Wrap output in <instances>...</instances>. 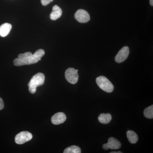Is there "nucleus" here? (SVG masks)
<instances>
[{"instance_id": "6ab92c4d", "label": "nucleus", "mask_w": 153, "mask_h": 153, "mask_svg": "<svg viewBox=\"0 0 153 153\" xmlns=\"http://www.w3.org/2000/svg\"><path fill=\"white\" fill-rule=\"evenodd\" d=\"M110 153H122L121 152H120V151H119V152H110Z\"/></svg>"}, {"instance_id": "7ed1b4c3", "label": "nucleus", "mask_w": 153, "mask_h": 153, "mask_svg": "<svg viewBox=\"0 0 153 153\" xmlns=\"http://www.w3.org/2000/svg\"><path fill=\"white\" fill-rule=\"evenodd\" d=\"M97 83L101 89L108 93L112 92L114 86L106 77L100 76L96 78Z\"/></svg>"}, {"instance_id": "20e7f679", "label": "nucleus", "mask_w": 153, "mask_h": 153, "mask_svg": "<svg viewBox=\"0 0 153 153\" xmlns=\"http://www.w3.org/2000/svg\"><path fill=\"white\" fill-rule=\"evenodd\" d=\"M65 78L68 82L74 84L77 82L79 78L77 71L74 68H69L65 71Z\"/></svg>"}, {"instance_id": "9d476101", "label": "nucleus", "mask_w": 153, "mask_h": 153, "mask_svg": "<svg viewBox=\"0 0 153 153\" xmlns=\"http://www.w3.org/2000/svg\"><path fill=\"white\" fill-rule=\"evenodd\" d=\"M62 10L59 6L55 5L52 8V11L50 15V18L53 21L57 20L60 18L62 15Z\"/></svg>"}, {"instance_id": "f257e3e1", "label": "nucleus", "mask_w": 153, "mask_h": 153, "mask_svg": "<svg viewBox=\"0 0 153 153\" xmlns=\"http://www.w3.org/2000/svg\"><path fill=\"white\" fill-rule=\"evenodd\" d=\"M44 54L45 51L42 49H38L34 54L30 52L19 54L18 58L14 60V65L19 66L35 64L41 60Z\"/></svg>"}, {"instance_id": "4468645a", "label": "nucleus", "mask_w": 153, "mask_h": 153, "mask_svg": "<svg viewBox=\"0 0 153 153\" xmlns=\"http://www.w3.org/2000/svg\"><path fill=\"white\" fill-rule=\"evenodd\" d=\"M64 153H80L81 149L79 147L76 146H72L66 148L64 150Z\"/></svg>"}, {"instance_id": "1a4fd4ad", "label": "nucleus", "mask_w": 153, "mask_h": 153, "mask_svg": "<svg viewBox=\"0 0 153 153\" xmlns=\"http://www.w3.org/2000/svg\"><path fill=\"white\" fill-rule=\"evenodd\" d=\"M66 120L65 114L63 112H58L55 114L51 118V121L53 124L59 125L63 123Z\"/></svg>"}, {"instance_id": "6e6552de", "label": "nucleus", "mask_w": 153, "mask_h": 153, "mask_svg": "<svg viewBox=\"0 0 153 153\" xmlns=\"http://www.w3.org/2000/svg\"><path fill=\"white\" fill-rule=\"evenodd\" d=\"M129 54V49L128 47L126 46L122 48L115 57V60L118 63L123 62L128 57Z\"/></svg>"}, {"instance_id": "a211bd4d", "label": "nucleus", "mask_w": 153, "mask_h": 153, "mask_svg": "<svg viewBox=\"0 0 153 153\" xmlns=\"http://www.w3.org/2000/svg\"><path fill=\"white\" fill-rule=\"evenodd\" d=\"M150 3L151 6H153V0H150Z\"/></svg>"}, {"instance_id": "0eeeda50", "label": "nucleus", "mask_w": 153, "mask_h": 153, "mask_svg": "<svg viewBox=\"0 0 153 153\" xmlns=\"http://www.w3.org/2000/svg\"><path fill=\"white\" fill-rule=\"evenodd\" d=\"M121 146V144L119 141L114 137H110L108 139V142L106 144H104L102 146L103 149H120Z\"/></svg>"}, {"instance_id": "2eb2a0df", "label": "nucleus", "mask_w": 153, "mask_h": 153, "mask_svg": "<svg viewBox=\"0 0 153 153\" xmlns=\"http://www.w3.org/2000/svg\"><path fill=\"white\" fill-rule=\"evenodd\" d=\"M144 115L148 119H152L153 118V105L146 108L144 111Z\"/></svg>"}, {"instance_id": "ddd939ff", "label": "nucleus", "mask_w": 153, "mask_h": 153, "mask_svg": "<svg viewBox=\"0 0 153 153\" xmlns=\"http://www.w3.org/2000/svg\"><path fill=\"white\" fill-rule=\"evenodd\" d=\"M127 137L129 142L131 144H135L138 140L137 135L133 131L129 130L127 132Z\"/></svg>"}, {"instance_id": "39448f33", "label": "nucleus", "mask_w": 153, "mask_h": 153, "mask_svg": "<svg viewBox=\"0 0 153 153\" xmlns=\"http://www.w3.org/2000/svg\"><path fill=\"white\" fill-rule=\"evenodd\" d=\"M33 138V135L31 133L24 131L19 133L15 137V142L19 145L23 144L29 141Z\"/></svg>"}, {"instance_id": "9b49d317", "label": "nucleus", "mask_w": 153, "mask_h": 153, "mask_svg": "<svg viewBox=\"0 0 153 153\" xmlns=\"http://www.w3.org/2000/svg\"><path fill=\"white\" fill-rule=\"evenodd\" d=\"M12 25L9 23H4L0 26V36L4 37L7 36L12 29Z\"/></svg>"}, {"instance_id": "dca6fc26", "label": "nucleus", "mask_w": 153, "mask_h": 153, "mask_svg": "<svg viewBox=\"0 0 153 153\" xmlns=\"http://www.w3.org/2000/svg\"><path fill=\"white\" fill-rule=\"evenodd\" d=\"M53 0H41V3L44 6L47 5L49 3L52 2Z\"/></svg>"}, {"instance_id": "423d86ee", "label": "nucleus", "mask_w": 153, "mask_h": 153, "mask_svg": "<svg viewBox=\"0 0 153 153\" xmlns=\"http://www.w3.org/2000/svg\"><path fill=\"white\" fill-rule=\"evenodd\" d=\"M74 18L77 22L81 23H87L90 19L88 13L87 11L82 9L76 11L74 15Z\"/></svg>"}, {"instance_id": "f03ea898", "label": "nucleus", "mask_w": 153, "mask_h": 153, "mask_svg": "<svg viewBox=\"0 0 153 153\" xmlns=\"http://www.w3.org/2000/svg\"><path fill=\"white\" fill-rule=\"evenodd\" d=\"M45 81V75L42 73H38L33 76L28 83L29 90L30 93L35 94L36 88L39 86L44 84Z\"/></svg>"}, {"instance_id": "f3484780", "label": "nucleus", "mask_w": 153, "mask_h": 153, "mask_svg": "<svg viewBox=\"0 0 153 153\" xmlns=\"http://www.w3.org/2000/svg\"><path fill=\"white\" fill-rule=\"evenodd\" d=\"M4 107V102L2 99L0 97V110L3 109Z\"/></svg>"}, {"instance_id": "f8f14e48", "label": "nucleus", "mask_w": 153, "mask_h": 153, "mask_svg": "<svg viewBox=\"0 0 153 153\" xmlns=\"http://www.w3.org/2000/svg\"><path fill=\"white\" fill-rule=\"evenodd\" d=\"M111 118V115L110 114L102 113L99 116L98 120L100 123L105 124L110 122Z\"/></svg>"}]
</instances>
